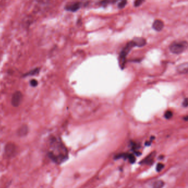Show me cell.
I'll list each match as a JSON object with an SVG mask.
<instances>
[{
  "label": "cell",
  "instance_id": "cell-12",
  "mask_svg": "<svg viewBox=\"0 0 188 188\" xmlns=\"http://www.w3.org/2000/svg\"><path fill=\"white\" fill-rule=\"evenodd\" d=\"M39 71H40V69L39 68H35L34 69H33L32 70H30L28 72H27L25 73L23 76H33V75H36L37 74H38L39 72Z\"/></svg>",
  "mask_w": 188,
  "mask_h": 188
},
{
  "label": "cell",
  "instance_id": "cell-6",
  "mask_svg": "<svg viewBox=\"0 0 188 188\" xmlns=\"http://www.w3.org/2000/svg\"><path fill=\"white\" fill-rule=\"evenodd\" d=\"M81 3L80 2H74V3H71L69 5H67L65 7V10L71 11V12H76L77 10H79L81 7Z\"/></svg>",
  "mask_w": 188,
  "mask_h": 188
},
{
  "label": "cell",
  "instance_id": "cell-4",
  "mask_svg": "<svg viewBox=\"0 0 188 188\" xmlns=\"http://www.w3.org/2000/svg\"><path fill=\"white\" fill-rule=\"evenodd\" d=\"M17 147L15 144L8 143L6 144L4 149V156L7 158H11L17 154Z\"/></svg>",
  "mask_w": 188,
  "mask_h": 188
},
{
  "label": "cell",
  "instance_id": "cell-3",
  "mask_svg": "<svg viewBox=\"0 0 188 188\" xmlns=\"http://www.w3.org/2000/svg\"><path fill=\"white\" fill-rule=\"evenodd\" d=\"M135 46L134 44V42L132 41L129 42L127 45L125 46L123 50L121 51L120 56H119V61H120V65L122 69L124 67L125 64V60H126V57L128 55L131 49Z\"/></svg>",
  "mask_w": 188,
  "mask_h": 188
},
{
  "label": "cell",
  "instance_id": "cell-1",
  "mask_svg": "<svg viewBox=\"0 0 188 188\" xmlns=\"http://www.w3.org/2000/svg\"><path fill=\"white\" fill-rule=\"evenodd\" d=\"M49 150L47 155L53 162L60 164L67 159V149L60 139L55 136H51L49 139Z\"/></svg>",
  "mask_w": 188,
  "mask_h": 188
},
{
  "label": "cell",
  "instance_id": "cell-15",
  "mask_svg": "<svg viewBox=\"0 0 188 188\" xmlns=\"http://www.w3.org/2000/svg\"><path fill=\"white\" fill-rule=\"evenodd\" d=\"M30 84L33 87H35L38 86V82L37 80H35V79H33V80H31L30 81Z\"/></svg>",
  "mask_w": 188,
  "mask_h": 188
},
{
  "label": "cell",
  "instance_id": "cell-13",
  "mask_svg": "<svg viewBox=\"0 0 188 188\" xmlns=\"http://www.w3.org/2000/svg\"><path fill=\"white\" fill-rule=\"evenodd\" d=\"M164 185V183L161 180H157L153 183L152 188H162Z\"/></svg>",
  "mask_w": 188,
  "mask_h": 188
},
{
  "label": "cell",
  "instance_id": "cell-7",
  "mask_svg": "<svg viewBox=\"0 0 188 188\" xmlns=\"http://www.w3.org/2000/svg\"><path fill=\"white\" fill-rule=\"evenodd\" d=\"M153 29L159 32L162 30L164 27V23L160 19H156L154 21L152 25Z\"/></svg>",
  "mask_w": 188,
  "mask_h": 188
},
{
  "label": "cell",
  "instance_id": "cell-20",
  "mask_svg": "<svg viewBox=\"0 0 188 188\" xmlns=\"http://www.w3.org/2000/svg\"><path fill=\"white\" fill-rule=\"evenodd\" d=\"M183 105L185 107H187V106H188V99L187 98H185L184 99L183 103Z\"/></svg>",
  "mask_w": 188,
  "mask_h": 188
},
{
  "label": "cell",
  "instance_id": "cell-18",
  "mask_svg": "<svg viewBox=\"0 0 188 188\" xmlns=\"http://www.w3.org/2000/svg\"><path fill=\"white\" fill-rule=\"evenodd\" d=\"M128 158H129V161H130L131 163H134L135 162L136 158H135V156H134L133 155H129Z\"/></svg>",
  "mask_w": 188,
  "mask_h": 188
},
{
  "label": "cell",
  "instance_id": "cell-14",
  "mask_svg": "<svg viewBox=\"0 0 188 188\" xmlns=\"http://www.w3.org/2000/svg\"><path fill=\"white\" fill-rule=\"evenodd\" d=\"M173 116V113L170 110H168L164 114V117L167 119H169L170 118H172Z\"/></svg>",
  "mask_w": 188,
  "mask_h": 188
},
{
  "label": "cell",
  "instance_id": "cell-17",
  "mask_svg": "<svg viewBox=\"0 0 188 188\" xmlns=\"http://www.w3.org/2000/svg\"><path fill=\"white\" fill-rule=\"evenodd\" d=\"M126 4H127V1H121L120 3H119L118 7L119 8H123L126 5Z\"/></svg>",
  "mask_w": 188,
  "mask_h": 188
},
{
  "label": "cell",
  "instance_id": "cell-5",
  "mask_svg": "<svg viewBox=\"0 0 188 188\" xmlns=\"http://www.w3.org/2000/svg\"><path fill=\"white\" fill-rule=\"evenodd\" d=\"M23 94L19 91L15 92L13 94L11 98V103L14 107H18L22 100Z\"/></svg>",
  "mask_w": 188,
  "mask_h": 188
},
{
  "label": "cell",
  "instance_id": "cell-2",
  "mask_svg": "<svg viewBox=\"0 0 188 188\" xmlns=\"http://www.w3.org/2000/svg\"><path fill=\"white\" fill-rule=\"evenodd\" d=\"M188 48V43L186 41L174 42L170 45L169 49L170 51L175 54H179L185 51Z\"/></svg>",
  "mask_w": 188,
  "mask_h": 188
},
{
  "label": "cell",
  "instance_id": "cell-16",
  "mask_svg": "<svg viewBox=\"0 0 188 188\" xmlns=\"http://www.w3.org/2000/svg\"><path fill=\"white\" fill-rule=\"evenodd\" d=\"M164 164H162V163H159L158 164H157V165L156 167V170L157 172H159L160 171H161L163 169V168H164Z\"/></svg>",
  "mask_w": 188,
  "mask_h": 188
},
{
  "label": "cell",
  "instance_id": "cell-19",
  "mask_svg": "<svg viewBox=\"0 0 188 188\" xmlns=\"http://www.w3.org/2000/svg\"><path fill=\"white\" fill-rule=\"evenodd\" d=\"M143 2L142 1H140V0H139V1H136L135 2H134V5L135 7L139 6L140 5H141V3Z\"/></svg>",
  "mask_w": 188,
  "mask_h": 188
},
{
  "label": "cell",
  "instance_id": "cell-11",
  "mask_svg": "<svg viewBox=\"0 0 188 188\" xmlns=\"http://www.w3.org/2000/svg\"><path fill=\"white\" fill-rule=\"evenodd\" d=\"M28 132V128L26 126H23L22 127L20 128L18 131V135L23 137V136H26L27 135Z\"/></svg>",
  "mask_w": 188,
  "mask_h": 188
},
{
  "label": "cell",
  "instance_id": "cell-9",
  "mask_svg": "<svg viewBox=\"0 0 188 188\" xmlns=\"http://www.w3.org/2000/svg\"><path fill=\"white\" fill-rule=\"evenodd\" d=\"M155 156H156L155 152H152V153H150L148 156H147L144 160H142L141 163H144L146 164H152L153 162V159Z\"/></svg>",
  "mask_w": 188,
  "mask_h": 188
},
{
  "label": "cell",
  "instance_id": "cell-10",
  "mask_svg": "<svg viewBox=\"0 0 188 188\" xmlns=\"http://www.w3.org/2000/svg\"><path fill=\"white\" fill-rule=\"evenodd\" d=\"M177 71L179 73H182V74H186L188 73V62H185V63L179 65L177 67Z\"/></svg>",
  "mask_w": 188,
  "mask_h": 188
},
{
  "label": "cell",
  "instance_id": "cell-8",
  "mask_svg": "<svg viewBox=\"0 0 188 188\" xmlns=\"http://www.w3.org/2000/svg\"><path fill=\"white\" fill-rule=\"evenodd\" d=\"M132 42H134L135 46L138 47H142L146 44V40H145V39L141 37H137L134 38Z\"/></svg>",
  "mask_w": 188,
  "mask_h": 188
}]
</instances>
